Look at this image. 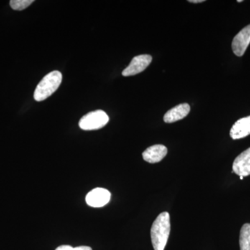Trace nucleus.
Segmentation results:
<instances>
[{
    "label": "nucleus",
    "mask_w": 250,
    "mask_h": 250,
    "mask_svg": "<svg viewBox=\"0 0 250 250\" xmlns=\"http://www.w3.org/2000/svg\"><path fill=\"white\" fill-rule=\"evenodd\" d=\"M170 232V215L163 212L156 218L151 228V239L154 250H164Z\"/></svg>",
    "instance_id": "f257e3e1"
},
{
    "label": "nucleus",
    "mask_w": 250,
    "mask_h": 250,
    "mask_svg": "<svg viewBox=\"0 0 250 250\" xmlns=\"http://www.w3.org/2000/svg\"><path fill=\"white\" fill-rule=\"evenodd\" d=\"M62 82V74L55 70L47 74L36 86L34 94V100L42 102L57 91Z\"/></svg>",
    "instance_id": "f03ea898"
},
{
    "label": "nucleus",
    "mask_w": 250,
    "mask_h": 250,
    "mask_svg": "<svg viewBox=\"0 0 250 250\" xmlns=\"http://www.w3.org/2000/svg\"><path fill=\"white\" fill-rule=\"evenodd\" d=\"M109 121V118L103 110L90 112L81 118L79 125L85 131L97 130L104 127Z\"/></svg>",
    "instance_id": "7ed1b4c3"
},
{
    "label": "nucleus",
    "mask_w": 250,
    "mask_h": 250,
    "mask_svg": "<svg viewBox=\"0 0 250 250\" xmlns=\"http://www.w3.org/2000/svg\"><path fill=\"white\" fill-rule=\"evenodd\" d=\"M152 61V56L141 54L134 57L126 68L123 71L124 77L134 76L144 71Z\"/></svg>",
    "instance_id": "20e7f679"
},
{
    "label": "nucleus",
    "mask_w": 250,
    "mask_h": 250,
    "mask_svg": "<svg viewBox=\"0 0 250 250\" xmlns=\"http://www.w3.org/2000/svg\"><path fill=\"white\" fill-rule=\"evenodd\" d=\"M111 200V192L103 188H96L87 194L85 201L90 207H103L107 205Z\"/></svg>",
    "instance_id": "39448f33"
},
{
    "label": "nucleus",
    "mask_w": 250,
    "mask_h": 250,
    "mask_svg": "<svg viewBox=\"0 0 250 250\" xmlns=\"http://www.w3.org/2000/svg\"><path fill=\"white\" fill-rule=\"evenodd\" d=\"M250 43V24L243 28L238 34L233 38L232 50L233 53L238 57H242L246 52Z\"/></svg>",
    "instance_id": "423d86ee"
},
{
    "label": "nucleus",
    "mask_w": 250,
    "mask_h": 250,
    "mask_svg": "<svg viewBox=\"0 0 250 250\" xmlns=\"http://www.w3.org/2000/svg\"><path fill=\"white\" fill-rule=\"evenodd\" d=\"M233 172L240 177L250 175V147L235 159L233 164Z\"/></svg>",
    "instance_id": "0eeeda50"
},
{
    "label": "nucleus",
    "mask_w": 250,
    "mask_h": 250,
    "mask_svg": "<svg viewBox=\"0 0 250 250\" xmlns=\"http://www.w3.org/2000/svg\"><path fill=\"white\" fill-rule=\"evenodd\" d=\"M167 154V149L163 145H154L143 153V159L150 164L160 162Z\"/></svg>",
    "instance_id": "6e6552de"
},
{
    "label": "nucleus",
    "mask_w": 250,
    "mask_h": 250,
    "mask_svg": "<svg viewBox=\"0 0 250 250\" xmlns=\"http://www.w3.org/2000/svg\"><path fill=\"white\" fill-rule=\"evenodd\" d=\"M250 134V116L237 121L230 130V136L233 140L243 139Z\"/></svg>",
    "instance_id": "1a4fd4ad"
},
{
    "label": "nucleus",
    "mask_w": 250,
    "mask_h": 250,
    "mask_svg": "<svg viewBox=\"0 0 250 250\" xmlns=\"http://www.w3.org/2000/svg\"><path fill=\"white\" fill-rule=\"evenodd\" d=\"M190 111V105L187 103L180 104L171 108L164 115V121L166 123H172L184 119Z\"/></svg>",
    "instance_id": "9d476101"
},
{
    "label": "nucleus",
    "mask_w": 250,
    "mask_h": 250,
    "mask_svg": "<svg viewBox=\"0 0 250 250\" xmlns=\"http://www.w3.org/2000/svg\"><path fill=\"white\" fill-rule=\"evenodd\" d=\"M239 243L241 250H250V223L242 227Z\"/></svg>",
    "instance_id": "9b49d317"
},
{
    "label": "nucleus",
    "mask_w": 250,
    "mask_h": 250,
    "mask_svg": "<svg viewBox=\"0 0 250 250\" xmlns=\"http://www.w3.org/2000/svg\"><path fill=\"white\" fill-rule=\"evenodd\" d=\"M34 1V0H11L10 6L16 11H22L30 6Z\"/></svg>",
    "instance_id": "f8f14e48"
},
{
    "label": "nucleus",
    "mask_w": 250,
    "mask_h": 250,
    "mask_svg": "<svg viewBox=\"0 0 250 250\" xmlns=\"http://www.w3.org/2000/svg\"><path fill=\"white\" fill-rule=\"evenodd\" d=\"M55 250H93L88 246H80L77 248H72V246L63 245L58 247Z\"/></svg>",
    "instance_id": "ddd939ff"
},
{
    "label": "nucleus",
    "mask_w": 250,
    "mask_h": 250,
    "mask_svg": "<svg viewBox=\"0 0 250 250\" xmlns=\"http://www.w3.org/2000/svg\"><path fill=\"white\" fill-rule=\"evenodd\" d=\"M189 2L191 3H202L205 1V0H189Z\"/></svg>",
    "instance_id": "4468645a"
},
{
    "label": "nucleus",
    "mask_w": 250,
    "mask_h": 250,
    "mask_svg": "<svg viewBox=\"0 0 250 250\" xmlns=\"http://www.w3.org/2000/svg\"><path fill=\"white\" fill-rule=\"evenodd\" d=\"M243 178H244V177H242V176H241V177H240V179H241V180H243Z\"/></svg>",
    "instance_id": "2eb2a0df"
},
{
    "label": "nucleus",
    "mask_w": 250,
    "mask_h": 250,
    "mask_svg": "<svg viewBox=\"0 0 250 250\" xmlns=\"http://www.w3.org/2000/svg\"><path fill=\"white\" fill-rule=\"evenodd\" d=\"M237 1H238V2H242L243 1H242V0H238Z\"/></svg>",
    "instance_id": "dca6fc26"
}]
</instances>
